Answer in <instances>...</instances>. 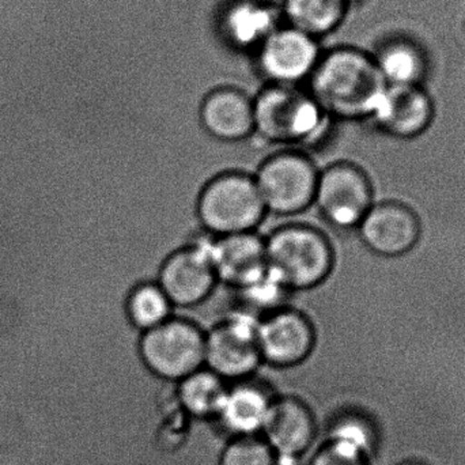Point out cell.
<instances>
[{
    "label": "cell",
    "mask_w": 465,
    "mask_h": 465,
    "mask_svg": "<svg viewBox=\"0 0 465 465\" xmlns=\"http://www.w3.org/2000/svg\"><path fill=\"white\" fill-rule=\"evenodd\" d=\"M373 204V185L360 166L335 163L320 171L313 206L328 225L339 231L357 229Z\"/></svg>",
    "instance_id": "ba28073f"
},
{
    "label": "cell",
    "mask_w": 465,
    "mask_h": 465,
    "mask_svg": "<svg viewBox=\"0 0 465 465\" xmlns=\"http://www.w3.org/2000/svg\"><path fill=\"white\" fill-rule=\"evenodd\" d=\"M225 30L232 43L246 48L262 44L275 30V18L260 3L241 2L226 14Z\"/></svg>",
    "instance_id": "7402d4cb"
},
{
    "label": "cell",
    "mask_w": 465,
    "mask_h": 465,
    "mask_svg": "<svg viewBox=\"0 0 465 465\" xmlns=\"http://www.w3.org/2000/svg\"><path fill=\"white\" fill-rule=\"evenodd\" d=\"M346 2H347V3H350V2H351V0H346Z\"/></svg>",
    "instance_id": "4316f807"
},
{
    "label": "cell",
    "mask_w": 465,
    "mask_h": 465,
    "mask_svg": "<svg viewBox=\"0 0 465 465\" xmlns=\"http://www.w3.org/2000/svg\"><path fill=\"white\" fill-rule=\"evenodd\" d=\"M265 241L268 271L292 292L322 286L335 267L330 238L306 223H287L271 232Z\"/></svg>",
    "instance_id": "7a4b0ae2"
},
{
    "label": "cell",
    "mask_w": 465,
    "mask_h": 465,
    "mask_svg": "<svg viewBox=\"0 0 465 465\" xmlns=\"http://www.w3.org/2000/svg\"><path fill=\"white\" fill-rule=\"evenodd\" d=\"M273 396L253 380L232 382L217 420L234 437L260 436Z\"/></svg>",
    "instance_id": "ac0fdd59"
},
{
    "label": "cell",
    "mask_w": 465,
    "mask_h": 465,
    "mask_svg": "<svg viewBox=\"0 0 465 465\" xmlns=\"http://www.w3.org/2000/svg\"><path fill=\"white\" fill-rule=\"evenodd\" d=\"M203 242L218 282L235 292L251 286L268 272L264 237L256 232L226 237L206 234Z\"/></svg>",
    "instance_id": "7c38bea8"
},
{
    "label": "cell",
    "mask_w": 465,
    "mask_h": 465,
    "mask_svg": "<svg viewBox=\"0 0 465 465\" xmlns=\"http://www.w3.org/2000/svg\"><path fill=\"white\" fill-rule=\"evenodd\" d=\"M254 134L282 146L312 143L325 131L330 116L311 94L292 84H271L253 100Z\"/></svg>",
    "instance_id": "277c9868"
},
{
    "label": "cell",
    "mask_w": 465,
    "mask_h": 465,
    "mask_svg": "<svg viewBox=\"0 0 465 465\" xmlns=\"http://www.w3.org/2000/svg\"><path fill=\"white\" fill-rule=\"evenodd\" d=\"M319 59L316 38L292 26L273 30L262 43V71L276 84H292L312 75Z\"/></svg>",
    "instance_id": "9a60e30c"
},
{
    "label": "cell",
    "mask_w": 465,
    "mask_h": 465,
    "mask_svg": "<svg viewBox=\"0 0 465 465\" xmlns=\"http://www.w3.org/2000/svg\"><path fill=\"white\" fill-rule=\"evenodd\" d=\"M349 5L346 0H286L284 13L290 26L316 38L339 27Z\"/></svg>",
    "instance_id": "ffe728a7"
},
{
    "label": "cell",
    "mask_w": 465,
    "mask_h": 465,
    "mask_svg": "<svg viewBox=\"0 0 465 465\" xmlns=\"http://www.w3.org/2000/svg\"><path fill=\"white\" fill-rule=\"evenodd\" d=\"M317 425L308 404L294 396L273 398L262 434L278 465H297L316 439Z\"/></svg>",
    "instance_id": "8fae6325"
},
{
    "label": "cell",
    "mask_w": 465,
    "mask_h": 465,
    "mask_svg": "<svg viewBox=\"0 0 465 465\" xmlns=\"http://www.w3.org/2000/svg\"><path fill=\"white\" fill-rule=\"evenodd\" d=\"M174 306L157 281L135 284L125 298V316L139 332L143 333L173 317Z\"/></svg>",
    "instance_id": "44dd1931"
},
{
    "label": "cell",
    "mask_w": 465,
    "mask_h": 465,
    "mask_svg": "<svg viewBox=\"0 0 465 465\" xmlns=\"http://www.w3.org/2000/svg\"><path fill=\"white\" fill-rule=\"evenodd\" d=\"M320 169L301 150H281L253 174L267 214L294 217L314 204Z\"/></svg>",
    "instance_id": "5b68a950"
},
{
    "label": "cell",
    "mask_w": 465,
    "mask_h": 465,
    "mask_svg": "<svg viewBox=\"0 0 465 465\" xmlns=\"http://www.w3.org/2000/svg\"><path fill=\"white\" fill-rule=\"evenodd\" d=\"M267 215L253 174L223 172L199 193L196 217L213 237L254 232Z\"/></svg>",
    "instance_id": "3957f363"
},
{
    "label": "cell",
    "mask_w": 465,
    "mask_h": 465,
    "mask_svg": "<svg viewBox=\"0 0 465 465\" xmlns=\"http://www.w3.org/2000/svg\"><path fill=\"white\" fill-rule=\"evenodd\" d=\"M403 465H422V464L409 463V464H403Z\"/></svg>",
    "instance_id": "484cf974"
},
{
    "label": "cell",
    "mask_w": 465,
    "mask_h": 465,
    "mask_svg": "<svg viewBox=\"0 0 465 465\" xmlns=\"http://www.w3.org/2000/svg\"><path fill=\"white\" fill-rule=\"evenodd\" d=\"M257 341L262 363L279 369L294 368L313 352L316 328L308 314L286 305L260 317Z\"/></svg>",
    "instance_id": "9c48e42d"
},
{
    "label": "cell",
    "mask_w": 465,
    "mask_h": 465,
    "mask_svg": "<svg viewBox=\"0 0 465 465\" xmlns=\"http://www.w3.org/2000/svg\"><path fill=\"white\" fill-rule=\"evenodd\" d=\"M220 465H278L262 436L234 437L221 455Z\"/></svg>",
    "instance_id": "cb8c5ba5"
},
{
    "label": "cell",
    "mask_w": 465,
    "mask_h": 465,
    "mask_svg": "<svg viewBox=\"0 0 465 465\" xmlns=\"http://www.w3.org/2000/svg\"><path fill=\"white\" fill-rule=\"evenodd\" d=\"M183 410L196 420H217L228 395L229 382L207 368L177 382Z\"/></svg>",
    "instance_id": "d6986e66"
},
{
    "label": "cell",
    "mask_w": 465,
    "mask_h": 465,
    "mask_svg": "<svg viewBox=\"0 0 465 465\" xmlns=\"http://www.w3.org/2000/svg\"><path fill=\"white\" fill-rule=\"evenodd\" d=\"M327 441L371 459L376 445V433L365 418L358 414H344L331 426Z\"/></svg>",
    "instance_id": "603a6c76"
},
{
    "label": "cell",
    "mask_w": 465,
    "mask_h": 465,
    "mask_svg": "<svg viewBox=\"0 0 465 465\" xmlns=\"http://www.w3.org/2000/svg\"><path fill=\"white\" fill-rule=\"evenodd\" d=\"M357 229L363 245L384 257L409 253L420 238V218L399 202L373 204Z\"/></svg>",
    "instance_id": "4fadbf2b"
},
{
    "label": "cell",
    "mask_w": 465,
    "mask_h": 465,
    "mask_svg": "<svg viewBox=\"0 0 465 465\" xmlns=\"http://www.w3.org/2000/svg\"><path fill=\"white\" fill-rule=\"evenodd\" d=\"M371 54L387 86H425L430 57L417 38L393 33L382 38Z\"/></svg>",
    "instance_id": "e0dca14e"
},
{
    "label": "cell",
    "mask_w": 465,
    "mask_h": 465,
    "mask_svg": "<svg viewBox=\"0 0 465 465\" xmlns=\"http://www.w3.org/2000/svg\"><path fill=\"white\" fill-rule=\"evenodd\" d=\"M201 123L203 130L217 141H245L254 134L253 100L232 87L214 90L202 103Z\"/></svg>",
    "instance_id": "2e32d148"
},
{
    "label": "cell",
    "mask_w": 465,
    "mask_h": 465,
    "mask_svg": "<svg viewBox=\"0 0 465 465\" xmlns=\"http://www.w3.org/2000/svg\"><path fill=\"white\" fill-rule=\"evenodd\" d=\"M311 78L312 97L336 119H371L387 87L373 54L351 46L320 57Z\"/></svg>",
    "instance_id": "6da1fadb"
},
{
    "label": "cell",
    "mask_w": 465,
    "mask_h": 465,
    "mask_svg": "<svg viewBox=\"0 0 465 465\" xmlns=\"http://www.w3.org/2000/svg\"><path fill=\"white\" fill-rule=\"evenodd\" d=\"M206 332L191 320L172 317L141 335L139 357L150 373L179 382L204 368Z\"/></svg>",
    "instance_id": "8992f818"
},
{
    "label": "cell",
    "mask_w": 465,
    "mask_h": 465,
    "mask_svg": "<svg viewBox=\"0 0 465 465\" xmlns=\"http://www.w3.org/2000/svg\"><path fill=\"white\" fill-rule=\"evenodd\" d=\"M309 465H369V459L325 441L317 453H314Z\"/></svg>",
    "instance_id": "d4e9b609"
},
{
    "label": "cell",
    "mask_w": 465,
    "mask_h": 465,
    "mask_svg": "<svg viewBox=\"0 0 465 465\" xmlns=\"http://www.w3.org/2000/svg\"><path fill=\"white\" fill-rule=\"evenodd\" d=\"M257 322V317L243 311L213 325L206 332L204 368L232 384L251 379L262 365Z\"/></svg>",
    "instance_id": "52a82bcc"
},
{
    "label": "cell",
    "mask_w": 465,
    "mask_h": 465,
    "mask_svg": "<svg viewBox=\"0 0 465 465\" xmlns=\"http://www.w3.org/2000/svg\"><path fill=\"white\" fill-rule=\"evenodd\" d=\"M157 283L174 308H193L209 300L220 282L203 238L169 254L158 271Z\"/></svg>",
    "instance_id": "30bf717a"
},
{
    "label": "cell",
    "mask_w": 465,
    "mask_h": 465,
    "mask_svg": "<svg viewBox=\"0 0 465 465\" xmlns=\"http://www.w3.org/2000/svg\"><path fill=\"white\" fill-rule=\"evenodd\" d=\"M436 116L433 97L425 86H387L371 120L396 139H414L428 131Z\"/></svg>",
    "instance_id": "5bb4252c"
}]
</instances>
